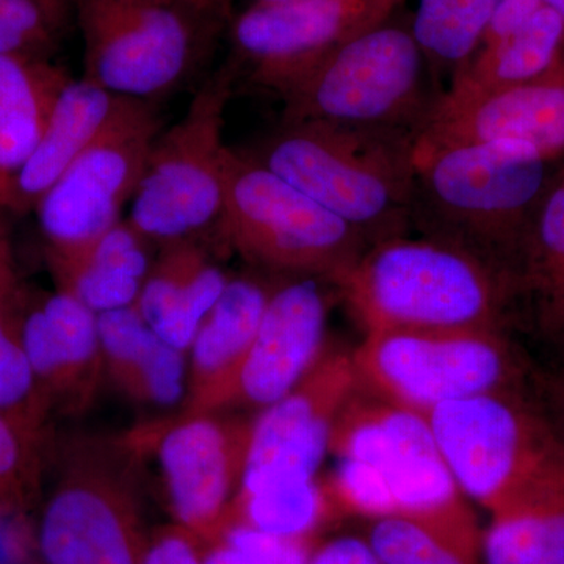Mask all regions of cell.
<instances>
[{
	"label": "cell",
	"mask_w": 564,
	"mask_h": 564,
	"mask_svg": "<svg viewBox=\"0 0 564 564\" xmlns=\"http://www.w3.org/2000/svg\"><path fill=\"white\" fill-rule=\"evenodd\" d=\"M513 326L545 358L564 364V165L556 170L513 276Z\"/></svg>",
	"instance_id": "obj_19"
},
{
	"label": "cell",
	"mask_w": 564,
	"mask_h": 564,
	"mask_svg": "<svg viewBox=\"0 0 564 564\" xmlns=\"http://www.w3.org/2000/svg\"><path fill=\"white\" fill-rule=\"evenodd\" d=\"M61 35L36 0H0V54L51 61Z\"/></svg>",
	"instance_id": "obj_33"
},
{
	"label": "cell",
	"mask_w": 564,
	"mask_h": 564,
	"mask_svg": "<svg viewBox=\"0 0 564 564\" xmlns=\"http://www.w3.org/2000/svg\"><path fill=\"white\" fill-rule=\"evenodd\" d=\"M337 288L367 333L491 329L514 334L502 274L455 245L399 236L372 245Z\"/></svg>",
	"instance_id": "obj_3"
},
{
	"label": "cell",
	"mask_w": 564,
	"mask_h": 564,
	"mask_svg": "<svg viewBox=\"0 0 564 564\" xmlns=\"http://www.w3.org/2000/svg\"><path fill=\"white\" fill-rule=\"evenodd\" d=\"M370 545L381 564H477L464 551L429 527L402 518L377 519L370 527Z\"/></svg>",
	"instance_id": "obj_31"
},
{
	"label": "cell",
	"mask_w": 564,
	"mask_h": 564,
	"mask_svg": "<svg viewBox=\"0 0 564 564\" xmlns=\"http://www.w3.org/2000/svg\"><path fill=\"white\" fill-rule=\"evenodd\" d=\"M234 79L232 66H225L204 82L184 117L152 144L128 217L150 242L193 239L220 221Z\"/></svg>",
	"instance_id": "obj_10"
},
{
	"label": "cell",
	"mask_w": 564,
	"mask_h": 564,
	"mask_svg": "<svg viewBox=\"0 0 564 564\" xmlns=\"http://www.w3.org/2000/svg\"><path fill=\"white\" fill-rule=\"evenodd\" d=\"M24 285L14 269L9 237L0 229V414L41 454L52 413L21 339Z\"/></svg>",
	"instance_id": "obj_26"
},
{
	"label": "cell",
	"mask_w": 564,
	"mask_h": 564,
	"mask_svg": "<svg viewBox=\"0 0 564 564\" xmlns=\"http://www.w3.org/2000/svg\"><path fill=\"white\" fill-rule=\"evenodd\" d=\"M58 28L65 29L73 11V0H36Z\"/></svg>",
	"instance_id": "obj_39"
},
{
	"label": "cell",
	"mask_w": 564,
	"mask_h": 564,
	"mask_svg": "<svg viewBox=\"0 0 564 564\" xmlns=\"http://www.w3.org/2000/svg\"><path fill=\"white\" fill-rule=\"evenodd\" d=\"M291 2V0H252L258 6H273V3Z\"/></svg>",
	"instance_id": "obj_42"
},
{
	"label": "cell",
	"mask_w": 564,
	"mask_h": 564,
	"mask_svg": "<svg viewBox=\"0 0 564 564\" xmlns=\"http://www.w3.org/2000/svg\"><path fill=\"white\" fill-rule=\"evenodd\" d=\"M554 162L532 144L500 140L414 154L411 223L423 236L455 245L507 278L551 185Z\"/></svg>",
	"instance_id": "obj_2"
},
{
	"label": "cell",
	"mask_w": 564,
	"mask_h": 564,
	"mask_svg": "<svg viewBox=\"0 0 564 564\" xmlns=\"http://www.w3.org/2000/svg\"><path fill=\"white\" fill-rule=\"evenodd\" d=\"M307 564H381L369 540L337 538L311 554Z\"/></svg>",
	"instance_id": "obj_38"
},
{
	"label": "cell",
	"mask_w": 564,
	"mask_h": 564,
	"mask_svg": "<svg viewBox=\"0 0 564 564\" xmlns=\"http://www.w3.org/2000/svg\"><path fill=\"white\" fill-rule=\"evenodd\" d=\"M351 356L362 389L421 414L481 393L530 389L536 367L513 334L491 329L367 333Z\"/></svg>",
	"instance_id": "obj_7"
},
{
	"label": "cell",
	"mask_w": 564,
	"mask_h": 564,
	"mask_svg": "<svg viewBox=\"0 0 564 564\" xmlns=\"http://www.w3.org/2000/svg\"><path fill=\"white\" fill-rule=\"evenodd\" d=\"M500 0H419L411 33L426 58L456 70L477 51Z\"/></svg>",
	"instance_id": "obj_30"
},
{
	"label": "cell",
	"mask_w": 564,
	"mask_h": 564,
	"mask_svg": "<svg viewBox=\"0 0 564 564\" xmlns=\"http://www.w3.org/2000/svg\"><path fill=\"white\" fill-rule=\"evenodd\" d=\"M404 0H291L252 3L232 25L248 79L278 95L307 69L391 20Z\"/></svg>",
	"instance_id": "obj_14"
},
{
	"label": "cell",
	"mask_w": 564,
	"mask_h": 564,
	"mask_svg": "<svg viewBox=\"0 0 564 564\" xmlns=\"http://www.w3.org/2000/svg\"><path fill=\"white\" fill-rule=\"evenodd\" d=\"M192 2H195L196 6L203 7V9L215 11L214 9H210L209 6H207L206 0H192ZM215 13H218V11H215ZM218 14H221V13H218Z\"/></svg>",
	"instance_id": "obj_43"
},
{
	"label": "cell",
	"mask_w": 564,
	"mask_h": 564,
	"mask_svg": "<svg viewBox=\"0 0 564 564\" xmlns=\"http://www.w3.org/2000/svg\"><path fill=\"white\" fill-rule=\"evenodd\" d=\"M85 79L122 98L154 102L181 87L220 14L192 0H73Z\"/></svg>",
	"instance_id": "obj_9"
},
{
	"label": "cell",
	"mask_w": 564,
	"mask_h": 564,
	"mask_svg": "<svg viewBox=\"0 0 564 564\" xmlns=\"http://www.w3.org/2000/svg\"><path fill=\"white\" fill-rule=\"evenodd\" d=\"M423 415L464 497L489 513L564 478V445L532 389L481 393Z\"/></svg>",
	"instance_id": "obj_6"
},
{
	"label": "cell",
	"mask_w": 564,
	"mask_h": 564,
	"mask_svg": "<svg viewBox=\"0 0 564 564\" xmlns=\"http://www.w3.org/2000/svg\"><path fill=\"white\" fill-rule=\"evenodd\" d=\"M543 7L541 0H500L491 20L486 25L477 51L491 50L510 39L516 32L521 31Z\"/></svg>",
	"instance_id": "obj_37"
},
{
	"label": "cell",
	"mask_w": 564,
	"mask_h": 564,
	"mask_svg": "<svg viewBox=\"0 0 564 564\" xmlns=\"http://www.w3.org/2000/svg\"><path fill=\"white\" fill-rule=\"evenodd\" d=\"M69 80L51 61L0 54V206Z\"/></svg>",
	"instance_id": "obj_25"
},
{
	"label": "cell",
	"mask_w": 564,
	"mask_h": 564,
	"mask_svg": "<svg viewBox=\"0 0 564 564\" xmlns=\"http://www.w3.org/2000/svg\"><path fill=\"white\" fill-rule=\"evenodd\" d=\"M489 514L480 564H564V478Z\"/></svg>",
	"instance_id": "obj_27"
},
{
	"label": "cell",
	"mask_w": 564,
	"mask_h": 564,
	"mask_svg": "<svg viewBox=\"0 0 564 564\" xmlns=\"http://www.w3.org/2000/svg\"><path fill=\"white\" fill-rule=\"evenodd\" d=\"M128 451L70 447L36 525L40 564H141L144 543Z\"/></svg>",
	"instance_id": "obj_11"
},
{
	"label": "cell",
	"mask_w": 564,
	"mask_h": 564,
	"mask_svg": "<svg viewBox=\"0 0 564 564\" xmlns=\"http://www.w3.org/2000/svg\"><path fill=\"white\" fill-rule=\"evenodd\" d=\"M328 478L340 510L429 527L478 556L474 516L425 415L359 386L337 417Z\"/></svg>",
	"instance_id": "obj_1"
},
{
	"label": "cell",
	"mask_w": 564,
	"mask_h": 564,
	"mask_svg": "<svg viewBox=\"0 0 564 564\" xmlns=\"http://www.w3.org/2000/svg\"><path fill=\"white\" fill-rule=\"evenodd\" d=\"M273 289L254 278H231L187 351L191 410L231 402L234 381L258 333Z\"/></svg>",
	"instance_id": "obj_20"
},
{
	"label": "cell",
	"mask_w": 564,
	"mask_h": 564,
	"mask_svg": "<svg viewBox=\"0 0 564 564\" xmlns=\"http://www.w3.org/2000/svg\"><path fill=\"white\" fill-rule=\"evenodd\" d=\"M370 245L403 236L414 198V132L282 122L251 154Z\"/></svg>",
	"instance_id": "obj_4"
},
{
	"label": "cell",
	"mask_w": 564,
	"mask_h": 564,
	"mask_svg": "<svg viewBox=\"0 0 564 564\" xmlns=\"http://www.w3.org/2000/svg\"><path fill=\"white\" fill-rule=\"evenodd\" d=\"M121 99L122 96L104 90L85 77H70L58 96L43 135L11 180L0 207L17 214L35 210L44 193L101 132Z\"/></svg>",
	"instance_id": "obj_23"
},
{
	"label": "cell",
	"mask_w": 564,
	"mask_h": 564,
	"mask_svg": "<svg viewBox=\"0 0 564 564\" xmlns=\"http://www.w3.org/2000/svg\"><path fill=\"white\" fill-rule=\"evenodd\" d=\"M43 454L0 414V514L13 513L40 488Z\"/></svg>",
	"instance_id": "obj_34"
},
{
	"label": "cell",
	"mask_w": 564,
	"mask_h": 564,
	"mask_svg": "<svg viewBox=\"0 0 564 564\" xmlns=\"http://www.w3.org/2000/svg\"><path fill=\"white\" fill-rule=\"evenodd\" d=\"M564 62V20L543 7L521 31L491 50L477 51L454 74L448 90L485 93L547 76Z\"/></svg>",
	"instance_id": "obj_28"
},
{
	"label": "cell",
	"mask_w": 564,
	"mask_h": 564,
	"mask_svg": "<svg viewBox=\"0 0 564 564\" xmlns=\"http://www.w3.org/2000/svg\"><path fill=\"white\" fill-rule=\"evenodd\" d=\"M337 510L328 486L315 478L274 480L237 492L231 522L288 540H310L326 516Z\"/></svg>",
	"instance_id": "obj_29"
},
{
	"label": "cell",
	"mask_w": 564,
	"mask_h": 564,
	"mask_svg": "<svg viewBox=\"0 0 564 564\" xmlns=\"http://www.w3.org/2000/svg\"><path fill=\"white\" fill-rule=\"evenodd\" d=\"M148 247L150 240L126 218L88 242L46 245L47 265L58 291L99 315L135 306L152 265Z\"/></svg>",
	"instance_id": "obj_22"
},
{
	"label": "cell",
	"mask_w": 564,
	"mask_h": 564,
	"mask_svg": "<svg viewBox=\"0 0 564 564\" xmlns=\"http://www.w3.org/2000/svg\"><path fill=\"white\" fill-rule=\"evenodd\" d=\"M425 62L411 31L384 22L282 90V122L322 121L415 135L434 102L426 99Z\"/></svg>",
	"instance_id": "obj_8"
},
{
	"label": "cell",
	"mask_w": 564,
	"mask_h": 564,
	"mask_svg": "<svg viewBox=\"0 0 564 564\" xmlns=\"http://www.w3.org/2000/svg\"><path fill=\"white\" fill-rule=\"evenodd\" d=\"M358 388L351 352L323 351L300 384L251 423L239 492L317 477L337 417Z\"/></svg>",
	"instance_id": "obj_15"
},
{
	"label": "cell",
	"mask_w": 564,
	"mask_h": 564,
	"mask_svg": "<svg viewBox=\"0 0 564 564\" xmlns=\"http://www.w3.org/2000/svg\"><path fill=\"white\" fill-rule=\"evenodd\" d=\"M534 400L540 404L549 423L564 445V364H536L530 384Z\"/></svg>",
	"instance_id": "obj_36"
},
{
	"label": "cell",
	"mask_w": 564,
	"mask_h": 564,
	"mask_svg": "<svg viewBox=\"0 0 564 564\" xmlns=\"http://www.w3.org/2000/svg\"><path fill=\"white\" fill-rule=\"evenodd\" d=\"M206 2L210 9H214L215 11H218V13L223 14V11L226 10V6H228L229 0H206Z\"/></svg>",
	"instance_id": "obj_41"
},
{
	"label": "cell",
	"mask_w": 564,
	"mask_h": 564,
	"mask_svg": "<svg viewBox=\"0 0 564 564\" xmlns=\"http://www.w3.org/2000/svg\"><path fill=\"white\" fill-rule=\"evenodd\" d=\"M328 299L315 278L274 288L240 364L229 404L272 406L292 392L325 351Z\"/></svg>",
	"instance_id": "obj_17"
},
{
	"label": "cell",
	"mask_w": 564,
	"mask_h": 564,
	"mask_svg": "<svg viewBox=\"0 0 564 564\" xmlns=\"http://www.w3.org/2000/svg\"><path fill=\"white\" fill-rule=\"evenodd\" d=\"M541 2H543V6L547 7V9L558 13L564 20V0H541Z\"/></svg>",
	"instance_id": "obj_40"
},
{
	"label": "cell",
	"mask_w": 564,
	"mask_h": 564,
	"mask_svg": "<svg viewBox=\"0 0 564 564\" xmlns=\"http://www.w3.org/2000/svg\"><path fill=\"white\" fill-rule=\"evenodd\" d=\"M135 307L166 344L187 352L231 278L196 237L162 243Z\"/></svg>",
	"instance_id": "obj_21"
},
{
	"label": "cell",
	"mask_w": 564,
	"mask_h": 564,
	"mask_svg": "<svg viewBox=\"0 0 564 564\" xmlns=\"http://www.w3.org/2000/svg\"><path fill=\"white\" fill-rule=\"evenodd\" d=\"M104 367L137 402L177 406L188 400L187 352L158 336L135 306L98 315Z\"/></svg>",
	"instance_id": "obj_24"
},
{
	"label": "cell",
	"mask_w": 564,
	"mask_h": 564,
	"mask_svg": "<svg viewBox=\"0 0 564 564\" xmlns=\"http://www.w3.org/2000/svg\"><path fill=\"white\" fill-rule=\"evenodd\" d=\"M218 229L248 262L339 284L372 245L247 152H226Z\"/></svg>",
	"instance_id": "obj_5"
},
{
	"label": "cell",
	"mask_w": 564,
	"mask_h": 564,
	"mask_svg": "<svg viewBox=\"0 0 564 564\" xmlns=\"http://www.w3.org/2000/svg\"><path fill=\"white\" fill-rule=\"evenodd\" d=\"M310 540H288L231 522L206 551V564H307Z\"/></svg>",
	"instance_id": "obj_32"
},
{
	"label": "cell",
	"mask_w": 564,
	"mask_h": 564,
	"mask_svg": "<svg viewBox=\"0 0 564 564\" xmlns=\"http://www.w3.org/2000/svg\"><path fill=\"white\" fill-rule=\"evenodd\" d=\"M198 536L176 525L147 538L141 564H206Z\"/></svg>",
	"instance_id": "obj_35"
},
{
	"label": "cell",
	"mask_w": 564,
	"mask_h": 564,
	"mask_svg": "<svg viewBox=\"0 0 564 564\" xmlns=\"http://www.w3.org/2000/svg\"><path fill=\"white\" fill-rule=\"evenodd\" d=\"M514 140L547 161L564 158V62L541 79L485 93L445 91L414 135V154Z\"/></svg>",
	"instance_id": "obj_16"
},
{
	"label": "cell",
	"mask_w": 564,
	"mask_h": 564,
	"mask_svg": "<svg viewBox=\"0 0 564 564\" xmlns=\"http://www.w3.org/2000/svg\"><path fill=\"white\" fill-rule=\"evenodd\" d=\"M162 131L155 102L122 98L101 132L36 204L46 245L88 242L121 221Z\"/></svg>",
	"instance_id": "obj_12"
},
{
	"label": "cell",
	"mask_w": 564,
	"mask_h": 564,
	"mask_svg": "<svg viewBox=\"0 0 564 564\" xmlns=\"http://www.w3.org/2000/svg\"><path fill=\"white\" fill-rule=\"evenodd\" d=\"M21 339L51 411L84 408L104 369L98 314L69 293L25 288Z\"/></svg>",
	"instance_id": "obj_18"
},
{
	"label": "cell",
	"mask_w": 564,
	"mask_h": 564,
	"mask_svg": "<svg viewBox=\"0 0 564 564\" xmlns=\"http://www.w3.org/2000/svg\"><path fill=\"white\" fill-rule=\"evenodd\" d=\"M251 425L212 411H188L137 434L151 443L177 525L214 541L229 524L247 459Z\"/></svg>",
	"instance_id": "obj_13"
}]
</instances>
